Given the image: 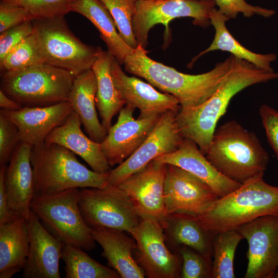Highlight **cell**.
Wrapping results in <instances>:
<instances>
[{
    "label": "cell",
    "mask_w": 278,
    "mask_h": 278,
    "mask_svg": "<svg viewBox=\"0 0 278 278\" xmlns=\"http://www.w3.org/2000/svg\"><path fill=\"white\" fill-rule=\"evenodd\" d=\"M231 67L215 93L200 105L180 109L176 115L179 128L185 138L193 141L205 155L219 119L237 93L257 83L278 79V73L267 72L233 55Z\"/></svg>",
    "instance_id": "6da1fadb"
},
{
    "label": "cell",
    "mask_w": 278,
    "mask_h": 278,
    "mask_svg": "<svg viewBox=\"0 0 278 278\" xmlns=\"http://www.w3.org/2000/svg\"><path fill=\"white\" fill-rule=\"evenodd\" d=\"M147 53L145 48L138 45L126 57L124 63L125 71L174 96L178 100L181 109L196 107L207 100L229 71L233 57L231 55L208 72L190 75L152 60Z\"/></svg>",
    "instance_id": "7a4b0ae2"
},
{
    "label": "cell",
    "mask_w": 278,
    "mask_h": 278,
    "mask_svg": "<svg viewBox=\"0 0 278 278\" xmlns=\"http://www.w3.org/2000/svg\"><path fill=\"white\" fill-rule=\"evenodd\" d=\"M261 174L219 197L195 215L213 234L235 230L260 217L278 216V186L267 183Z\"/></svg>",
    "instance_id": "3957f363"
},
{
    "label": "cell",
    "mask_w": 278,
    "mask_h": 278,
    "mask_svg": "<svg viewBox=\"0 0 278 278\" xmlns=\"http://www.w3.org/2000/svg\"><path fill=\"white\" fill-rule=\"evenodd\" d=\"M205 155L220 172L241 184L264 173L269 162L255 134L235 120L216 128Z\"/></svg>",
    "instance_id": "277c9868"
},
{
    "label": "cell",
    "mask_w": 278,
    "mask_h": 278,
    "mask_svg": "<svg viewBox=\"0 0 278 278\" xmlns=\"http://www.w3.org/2000/svg\"><path fill=\"white\" fill-rule=\"evenodd\" d=\"M31 164L34 196L54 194L72 188H103L108 172L97 173L79 162L75 154L57 144L44 141L32 146Z\"/></svg>",
    "instance_id": "5b68a950"
},
{
    "label": "cell",
    "mask_w": 278,
    "mask_h": 278,
    "mask_svg": "<svg viewBox=\"0 0 278 278\" xmlns=\"http://www.w3.org/2000/svg\"><path fill=\"white\" fill-rule=\"evenodd\" d=\"M1 90L25 107H45L68 101L76 77L46 63L1 73Z\"/></svg>",
    "instance_id": "8992f818"
},
{
    "label": "cell",
    "mask_w": 278,
    "mask_h": 278,
    "mask_svg": "<svg viewBox=\"0 0 278 278\" xmlns=\"http://www.w3.org/2000/svg\"><path fill=\"white\" fill-rule=\"evenodd\" d=\"M79 196V188L34 196L30 208L44 227L64 245L90 251L95 247L96 241L80 213Z\"/></svg>",
    "instance_id": "52a82bcc"
},
{
    "label": "cell",
    "mask_w": 278,
    "mask_h": 278,
    "mask_svg": "<svg viewBox=\"0 0 278 278\" xmlns=\"http://www.w3.org/2000/svg\"><path fill=\"white\" fill-rule=\"evenodd\" d=\"M44 63L62 68L75 77L91 69L99 48L86 44L70 29L64 16L32 20Z\"/></svg>",
    "instance_id": "ba28073f"
},
{
    "label": "cell",
    "mask_w": 278,
    "mask_h": 278,
    "mask_svg": "<svg viewBox=\"0 0 278 278\" xmlns=\"http://www.w3.org/2000/svg\"><path fill=\"white\" fill-rule=\"evenodd\" d=\"M78 205L91 229L103 227L129 233L141 219L128 195L118 186L81 188Z\"/></svg>",
    "instance_id": "9c48e42d"
},
{
    "label": "cell",
    "mask_w": 278,
    "mask_h": 278,
    "mask_svg": "<svg viewBox=\"0 0 278 278\" xmlns=\"http://www.w3.org/2000/svg\"><path fill=\"white\" fill-rule=\"evenodd\" d=\"M215 6L213 0H138L133 20L136 39L145 48L148 33L154 25H164L167 37L169 22L181 17L193 18L194 25L206 27L211 24L210 14Z\"/></svg>",
    "instance_id": "30bf717a"
},
{
    "label": "cell",
    "mask_w": 278,
    "mask_h": 278,
    "mask_svg": "<svg viewBox=\"0 0 278 278\" xmlns=\"http://www.w3.org/2000/svg\"><path fill=\"white\" fill-rule=\"evenodd\" d=\"M129 233L136 242L134 258L149 278L180 277L182 260L179 254L168 249L163 227L153 218H141Z\"/></svg>",
    "instance_id": "8fae6325"
},
{
    "label": "cell",
    "mask_w": 278,
    "mask_h": 278,
    "mask_svg": "<svg viewBox=\"0 0 278 278\" xmlns=\"http://www.w3.org/2000/svg\"><path fill=\"white\" fill-rule=\"evenodd\" d=\"M177 114L169 111L160 116L150 134L135 151L108 172L107 182L109 185L118 186L158 157L179 148L185 137L177 124Z\"/></svg>",
    "instance_id": "7c38bea8"
},
{
    "label": "cell",
    "mask_w": 278,
    "mask_h": 278,
    "mask_svg": "<svg viewBox=\"0 0 278 278\" xmlns=\"http://www.w3.org/2000/svg\"><path fill=\"white\" fill-rule=\"evenodd\" d=\"M237 230L248 244L245 278H274L278 269V216L260 217Z\"/></svg>",
    "instance_id": "4fadbf2b"
},
{
    "label": "cell",
    "mask_w": 278,
    "mask_h": 278,
    "mask_svg": "<svg viewBox=\"0 0 278 278\" xmlns=\"http://www.w3.org/2000/svg\"><path fill=\"white\" fill-rule=\"evenodd\" d=\"M135 109L126 103L119 111L116 123L110 127L106 137L100 143L111 167L120 164L135 151L162 115L135 119L133 114Z\"/></svg>",
    "instance_id": "5bb4252c"
},
{
    "label": "cell",
    "mask_w": 278,
    "mask_h": 278,
    "mask_svg": "<svg viewBox=\"0 0 278 278\" xmlns=\"http://www.w3.org/2000/svg\"><path fill=\"white\" fill-rule=\"evenodd\" d=\"M167 164L153 160L118 186L124 190L141 218L161 222L166 215L164 199Z\"/></svg>",
    "instance_id": "9a60e30c"
},
{
    "label": "cell",
    "mask_w": 278,
    "mask_h": 278,
    "mask_svg": "<svg viewBox=\"0 0 278 278\" xmlns=\"http://www.w3.org/2000/svg\"><path fill=\"white\" fill-rule=\"evenodd\" d=\"M219 197L212 188L190 172L167 164L164 199L167 213L196 215Z\"/></svg>",
    "instance_id": "2e32d148"
},
{
    "label": "cell",
    "mask_w": 278,
    "mask_h": 278,
    "mask_svg": "<svg viewBox=\"0 0 278 278\" xmlns=\"http://www.w3.org/2000/svg\"><path fill=\"white\" fill-rule=\"evenodd\" d=\"M111 73L121 98L126 103L139 109L138 117L161 115L169 111L178 113L181 109L178 100L172 95L161 93L150 83L127 76L114 57L111 62Z\"/></svg>",
    "instance_id": "e0dca14e"
},
{
    "label": "cell",
    "mask_w": 278,
    "mask_h": 278,
    "mask_svg": "<svg viewBox=\"0 0 278 278\" xmlns=\"http://www.w3.org/2000/svg\"><path fill=\"white\" fill-rule=\"evenodd\" d=\"M32 146L20 142L6 166L5 188L11 215L27 220L34 197L33 171L30 157Z\"/></svg>",
    "instance_id": "ac0fdd59"
},
{
    "label": "cell",
    "mask_w": 278,
    "mask_h": 278,
    "mask_svg": "<svg viewBox=\"0 0 278 278\" xmlns=\"http://www.w3.org/2000/svg\"><path fill=\"white\" fill-rule=\"evenodd\" d=\"M73 110L67 101L45 107H25L17 111L1 109L0 113L16 126L21 142L32 147L43 143L48 134L65 123Z\"/></svg>",
    "instance_id": "d6986e66"
},
{
    "label": "cell",
    "mask_w": 278,
    "mask_h": 278,
    "mask_svg": "<svg viewBox=\"0 0 278 278\" xmlns=\"http://www.w3.org/2000/svg\"><path fill=\"white\" fill-rule=\"evenodd\" d=\"M28 224L29 253L22 277L60 278L59 261L64 244L52 235L32 211Z\"/></svg>",
    "instance_id": "ffe728a7"
},
{
    "label": "cell",
    "mask_w": 278,
    "mask_h": 278,
    "mask_svg": "<svg viewBox=\"0 0 278 278\" xmlns=\"http://www.w3.org/2000/svg\"><path fill=\"white\" fill-rule=\"evenodd\" d=\"M198 147L193 141L185 138L177 150L154 160L190 172L208 184L219 197L229 194L241 185L220 172Z\"/></svg>",
    "instance_id": "44dd1931"
},
{
    "label": "cell",
    "mask_w": 278,
    "mask_h": 278,
    "mask_svg": "<svg viewBox=\"0 0 278 278\" xmlns=\"http://www.w3.org/2000/svg\"><path fill=\"white\" fill-rule=\"evenodd\" d=\"M82 123L77 114L73 110L65 123L54 129L45 141L61 145L80 157L99 173H106L111 170L100 143L88 137L83 132Z\"/></svg>",
    "instance_id": "7402d4cb"
},
{
    "label": "cell",
    "mask_w": 278,
    "mask_h": 278,
    "mask_svg": "<svg viewBox=\"0 0 278 278\" xmlns=\"http://www.w3.org/2000/svg\"><path fill=\"white\" fill-rule=\"evenodd\" d=\"M92 236L103 249L101 255L108 266L114 269L122 278H144L145 272L136 262L134 251V239L125 231L103 227L91 228Z\"/></svg>",
    "instance_id": "603a6c76"
},
{
    "label": "cell",
    "mask_w": 278,
    "mask_h": 278,
    "mask_svg": "<svg viewBox=\"0 0 278 278\" xmlns=\"http://www.w3.org/2000/svg\"><path fill=\"white\" fill-rule=\"evenodd\" d=\"M160 222L166 242L177 251L186 247L212 257L214 234L204 228L195 215L183 212L167 213Z\"/></svg>",
    "instance_id": "cb8c5ba5"
},
{
    "label": "cell",
    "mask_w": 278,
    "mask_h": 278,
    "mask_svg": "<svg viewBox=\"0 0 278 278\" xmlns=\"http://www.w3.org/2000/svg\"><path fill=\"white\" fill-rule=\"evenodd\" d=\"M97 91V80L91 68L76 77L68 101L73 111L79 116L89 137L101 143L107 133L97 116L95 102Z\"/></svg>",
    "instance_id": "d4e9b609"
},
{
    "label": "cell",
    "mask_w": 278,
    "mask_h": 278,
    "mask_svg": "<svg viewBox=\"0 0 278 278\" xmlns=\"http://www.w3.org/2000/svg\"><path fill=\"white\" fill-rule=\"evenodd\" d=\"M72 11L79 13L98 30L108 51L124 64L126 57L134 51L120 36L115 21L109 10L100 0H74Z\"/></svg>",
    "instance_id": "484cf974"
},
{
    "label": "cell",
    "mask_w": 278,
    "mask_h": 278,
    "mask_svg": "<svg viewBox=\"0 0 278 278\" xmlns=\"http://www.w3.org/2000/svg\"><path fill=\"white\" fill-rule=\"evenodd\" d=\"M113 57L108 51L103 50L99 47L98 56L92 67L97 83L96 106L101 124L107 133L112 126L113 116L126 104L116 89L111 75V64Z\"/></svg>",
    "instance_id": "4316f807"
},
{
    "label": "cell",
    "mask_w": 278,
    "mask_h": 278,
    "mask_svg": "<svg viewBox=\"0 0 278 278\" xmlns=\"http://www.w3.org/2000/svg\"><path fill=\"white\" fill-rule=\"evenodd\" d=\"M29 246L27 220L14 217L0 223V272L8 268L23 270Z\"/></svg>",
    "instance_id": "83f0119b"
},
{
    "label": "cell",
    "mask_w": 278,
    "mask_h": 278,
    "mask_svg": "<svg viewBox=\"0 0 278 278\" xmlns=\"http://www.w3.org/2000/svg\"><path fill=\"white\" fill-rule=\"evenodd\" d=\"M210 20L215 30L214 40L208 48L193 58L188 65V67H192L194 62L206 53L221 50L230 52L235 57L247 60L260 69L273 72L271 64L276 59L275 54H257L241 45L230 33L225 26V22L229 19L215 8L211 12Z\"/></svg>",
    "instance_id": "f1b7e54d"
},
{
    "label": "cell",
    "mask_w": 278,
    "mask_h": 278,
    "mask_svg": "<svg viewBox=\"0 0 278 278\" xmlns=\"http://www.w3.org/2000/svg\"><path fill=\"white\" fill-rule=\"evenodd\" d=\"M61 259L65 263V278H119L113 268L92 258L79 247L64 245Z\"/></svg>",
    "instance_id": "f546056e"
},
{
    "label": "cell",
    "mask_w": 278,
    "mask_h": 278,
    "mask_svg": "<svg viewBox=\"0 0 278 278\" xmlns=\"http://www.w3.org/2000/svg\"><path fill=\"white\" fill-rule=\"evenodd\" d=\"M243 236L236 229L214 234L212 278H235L234 261L236 248Z\"/></svg>",
    "instance_id": "4dcf8cb0"
},
{
    "label": "cell",
    "mask_w": 278,
    "mask_h": 278,
    "mask_svg": "<svg viewBox=\"0 0 278 278\" xmlns=\"http://www.w3.org/2000/svg\"><path fill=\"white\" fill-rule=\"evenodd\" d=\"M44 63L36 37L32 34L13 48L0 61L1 73Z\"/></svg>",
    "instance_id": "1f68e13d"
},
{
    "label": "cell",
    "mask_w": 278,
    "mask_h": 278,
    "mask_svg": "<svg viewBox=\"0 0 278 278\" xmlns=\"http://www.w3.org/2000/svg\"><path fill=\"white\" fill-rule=\"evenodd\" d=\"M113 18L123 40L131 48L139 45L133 28V20L138 0H100Z\"/></svg>",
    "instance_id": "d6a6232c"
},
{
    "label": "cell",
    "mask_w": 278,
    "mask_h": 278,
    "mask_svg": "<svg viewBox=\"0 0 278 278\" xmlns=\"http://www.w3.org/2000/svg\"><path fill=\"white\" fill-rule=\"evenodd\" d=\"M27 10L33 20L64 16L72 11L74 0H2Z\"/></svg>",
    "instance_id": "836d02e7"
},
{
    "label": "cell",
    "mask_w": 278,
    "mask_h": 278,
    "mask_svg": "<svg viewBox=\"0 0 278 278\" xmlns=\"http://www.w3.org/2000/svg\"><path fill=\"white\" fill-rule=\"evenodd\" d=\"M177 252L180 255L182 260L181 277H212L211 257L205 256L186 247L180 248Z\"/></svg>",
    "instance_id": "e575fe53"
},
{
    "label": "cell",
    "mask_w": 278,
    "mask_h": 278,
    "mask_svg": "<svg viewBox=\"0 0 278 278\" xmlns=\"http://www.w3.org/2000/svg\"><path fill=\"white\" fill-rule=\"evenodd\" d=\"M218 7L220 13L229 19H235L239 13L245 17L250 18L257 14L265 18L274 15L275 11L260 6H254L248 4L245 0H213Z\"/></svg>",
    "instance_id": "d590c367"
},
{
    "label": "cell",
    "mask_w": 278,
    "mask_h": 278,
    "mask_svg": "<svg viewBox=\"0 0 278 278\" xmlns=\"http://www.w3.org/2000/svg\"><path fill=\"white\" fill-rule=\"evenodd\" d=\"M21 142L16 126L0 113V165H6Z\"/></svg>",
    "instance_id": "8d00e7d4"
},
{
    "label": "cell",
    "mask_w": 278,
    "mask_h": 278,
    "mask_svg": "<svg viewBox=\"0 0 278 278\" xmlns=\"http://www.w3.org/2000/svg\"><path fill=\"white\" fill-rule=\"evenodd\" d=\"M32 20L28 21L1 33L0 61L15 46L34 33Z\"/></svg>",
    "instance_id": "74e56055"
},
{
    "label": "cell",
    "mask_w": 278,
    "mask_h": 278,
    "mask_svg": "<svg viewBox=\"0 0 278 278\" xmlns=\"http://www.w3.org/2000/svg\"><path fill=\"white\" fill-rule=\"evenodd\" d=\"M33 18L25 8L11 5L3 1L0 3V32L19 25Z\"/></svg>",
    "instance_id": "f35d334b"
},
{
    "label": "cell",
    "mask_w": 278,
    "mask_h": 278,
    "mask_svg": "<svg viewBox=\"0 0 278 278\" xmlns=\"http://www.w3.org/2000/svg\"><path fill=\"white\" fill-rule=\"evenodd\" d=\"M267 140L278 161V111L264 104L259 110Z\"/></svg>",
    "instance_id": "ab89813d"
},
{
    "label": "cell",
    "mask_w": 278,
    "mask_h": 278,
    "mask_svg": "<svg viewBox=\"0 0 278 278\" xmlns=\"http://www.w3.org/2000/svg\"><path fill=\"white\" fill-rule=\"evenodd\" d=\"M7 165L0 168V223L14 217L10 213L5 188V174Z\"/></svg>",
    "instance_id": "60d3db41"
},
{
    "label": "cell",
    "mask_w": 278,
    "mask_h": 278,
    "mask_svg": "<svg viewBox=\"0 0 278 278\" xmlns=\"http://www.w3.org/2000/svg\"><path fill=\"white\" fill-rule=\"evenodd\" d=\"M0 107L2 109L17 111L23 107L18 102L8 97L0 90Z\"/></svg>",
    "instance_id": "b9f144b4"
},
{
    "label": "cell",
    "mask_w": 278,
    "mask_h": 278,
    "mask_svg": "<svg viewBox=\"0 0 278 278\" xmlns=\"http://www.w3.org/2000/svg\"><path fill=\"white\" fill-rule=\"evenodd\" d=\"M274 277L278 278V269H277V270H276V271L275 272Z\"/></svg>",
    "instance_id": "7bdbcfd3"
},
{
    "label": "cell",
    "mask_w": 278,
    "mask_h": 278,
    "mask_svg": "<svg viewBox=\"0 0 278 278\" xmlns=\"http://www.w3.org/2000/svg\"><path fill=\"white\" fill-rule=\"evenodd\" d=\"M199 1H209V0H199Z\"/></svg>",
    "instance_id": "ee69618b"
},
{
    "label": "cell",
    "mask_w": 278,
    "mask_h": 278,
    "mask_svg": "<svg viewBox=\"0 0 278 278\" xmlns=\"http://www.w3.org/2000/svg\"><path fill=\"white\" fill-rule=\"evenodd\" d=\"M146 1H150V0H146Z\"/></svg>",
    "instance_id": "f6af8a7d"
}]
</instances>
